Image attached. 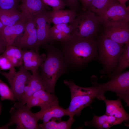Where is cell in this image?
I'll list each match as a JSON object with an SVG mask.
<instances>
[{
	"instance_id": "cell-1",
	"label": "cell",
	"mask_w": 129,
	"mask_h": 129,
	"mask_svg": "<svg viewBox=\"0 0 129 129\" xmlns=\"http://www.w3.org/2000/svg\"><path fill=\"white\" fill-rule=\"evenodd\" d=\"M97 36L81 37L71 34L67 39L59 42V48L69 68H82L98 59Z\"/></svg>"
},
{
	"instance_id": "cell-2",
	"label": "cell",
	"mask_w": 129,
	"mask_h": 129,
	"mask_svg": "<svg viewBox=\"0 0 129 129\" xmlns=\"http://www.w3.org/2000/svg\"><path fill=\"white\" fill-rule=\"evenodd\" d=\"M44 46L46 51V58L40 66L41 71L39 74L45 90L54 93L58 79L66 73L69 68L59 48L51 43Z\"/></svg>"
},
{
	"instance_id": "cell-3",
	"label": "cell",
	"mask_w": 129,
	"mask_h": 129,
	"mask_svg": "<svg viewBox=\"0 0 129 129\" xmlns=\"http://www.w3.org/2000/svg\"><path fill=\"white\" fill-rule=\"evenodd\" d=\"M97 42V59L103 67L100 72L108 75L116 68L118 59L124 50V44L112 40L103 32L98 35Z\"/></svg>"
},
{
	"instance_id": "cell-4",
	"label": "cell",
	"mask_w": 129,
	"mask_h": 129,
	"mask_svg": "<svg viewBox=\"0 0 129 129\" xmlns=\"http://www.w3.org/2000/svg\"><path fill=\"white\" fill-rule=\"evenodd\" d=\"M64 83L69 87L71 93L70 104L66 109L67 115L69 117L79 115L82 110L89 105L94 98L101 100L98 89L94 83L91 87H84L77 85L70 80H64Z\"/></svg>"
},
{
	"instance_id": "cell-5",
	"label": "cell",
	"mask_w": 129,
	"mask_h": 129,
	"mask_svg": "<svg viewBox=\"0 0 129 129\" xmlns=\"http://www.w3.org/2000/svg\"><path fill=\"white\" fill-rule=\"evenodd\" d=\"M69 24L71 34L81 37L97 35L102 24L95 14L87 10H81L77 13L76 17Z\"/></svg>"
},
{
	"instance_id": "cell-6",
	"label": "cell",
	"mask_w": 129,
	"mask_h": 129,
	"mask_svg": "<svg viewBox=\"0 0 129 129\" xmlns=\"http://www.w3.org/2000/svg\"><path fill=\"white\" fill-rule=\"evenodd\" d=\"M111 80L102 84L94 83L97 86L100 96L104 99L105 92H115L118 98L123 100L129 106V71L111 76Z\"/></svg>"
},
{
	"instance_id": "cell-7",
	"label": "cell",
	"mask_w": 129,
	"mask_h": 129,
	"mask_svg": "<svg viewBox=\"0 0 129 129\" xmlns=\"http://www.w3.org/2000/svg\"><path fill=\"white\" fill-rule=\"evenodd\" d=\"M30 108L20 102L15 103L10 111L11 116L9 122L12 125L16 124V129H40L38 123L39 118Z\"/></svg>"
},
{
	"instance_id": "cell-8",
	"label": "cell",
	"mask_w": 129,
	"mask_h": 129,
	"mask_svg": "<svg viewBox=\"0 0 129 129\" xmlns=\"http://www.w3.org/2000/svg\"><path fill=\"white\" fill-rule=\"evenodd\" d=\"M0 73L7 80L15 101L21 102L24 88L28 82L31 73L24 68L23 64L20 66L17 72L14 68L10 70L8 72L0 71Z\"/></svg>"
},
{
	"instance_id": "cell-9",
	"label": "cell",
	"mask_w": 129,
	"mask_h": 129,
	"mask_svg": "<svg viewBox=\"0 0 129 129\" xmlns=\"http://www.w3.org/2000/svg\"><path fill=\"white\" fill-rule=\"evenodd\" d=\"M24 33L15 41L13 45L22 49H30L38 52L36 24L33 17L26 18Z\"/></svg>"
},
{
	"instance_id": "cell-10",
	"label": "cell",
	"mask_w": 129,
	"mask_h": 129,
	"mask_svg": "<svg viewBox=\"0 0 129 129\" xmlns=\"http://www.w3.org/2000/svg\"><path fill=\"white\" fill-rule=\"evenodd\" d=\"M97 16L103 25L112 22H129V7H124L117 1L110 5L101 15Z\"/></svg>"
},
{
	"instance_id": "cell-11",
	"label": "cell",
	"mask_w": 129,
	"mask_h": 129,
	"mask_svg": "<svg viewBox=\"0 0 129 129\" xmlns=\"http://www.w3.org/2000/svg\"><path fill=\"white\" fill-rule=\"evenodd\" d=\"M103 26V32L112 40L123 45L129 42V22H112Z\"/></svg>"
},
{
	"instance_id": "cell-12",
	"label": "cell",
	"mask_w": 129,
	"mask_h": 129,
	"mask_svg": "<svg viewBox=\"0 0 129 129\" xmlns=\"http://www.w3.org/2000/svg\"><path fill=\"white\" fill-rule=\"evenodd\" d=\"M46 9L32 17L36 24L38 47L51 42L50 31L51 23L46 13Z\"/></svg>"
},
{
	"instance_id": "cell-13",
	"label": "cell",
	"mask_w": 129,
	"mask_h": 129,
	"mask_svg": "<svg viewBox=\"0 0 129 129\" xmlns=\"http://www.w3.org/2000/svg\"><path fill=\"white\" fill-rule=\"evenodd\" d=\"M23 65L27 70L32 73L38 69L45 60L46 55L44 53L40 54L38 52L33 50L22 49Z\"/></svg>"
},
{
	"instance_id": "cell-14",
	"label": "cell",
	"mask_w": 129,
	"mask_h": 129,
	"mask_svg": "<svg viewBox=\"0 0 129 129\" xmlns=\"http://www.w3.org/2000/svg\"><path fill=\"white\" fill-rule=\"evenodd\" d=\"M40 90H45V89L38 69L32 73L27 85L25 86L21 102L25 104L29 98L35 92Z\"/></svg>"
},
{
	"instance_id": "cell-15",
	"label": "cell",
	"mask_w": 129,
	"mask_h": 129,
	"mask_svg": "<svg viewBox=\"0 0 129 129\" xmlns=\"http://www.w3.org/2000/svg\"><path fill=\"white\" fill-rule=\"evenodd\" d=\"M46 13L49 21L54 24L70 23L77 15L76 13L69 9H59L51 11L46 10Z\"/></svg>"
},
{
	"instance_id": "cell-16",
	"label": "cell",
	"mask_w": 129,
	"mask_h": 129,
	"mask_svg": "<svg viewBox=\"0 0 129 129\" xmlns=\"http://www.w3.org/2000/svg\"><path fill=\"white\" fill-rule=\"evenodd\" d=\"M26 19L12 25L5 26L0 31V35L5 40L6 47L13 45L16 38L24 31Z\"/></svg>"
},
{
	"instance_id": "cell-17",
	"label": "cell",
	"mask_w": 129,
	"mask_h": 129,
	"mask_svg": "<svg viewBox=\"0 0 129 129\" xmlns=\"http://www.w3.org/2000/svg\"><path fill=\"white\" fill-rule=\"evenodd\" d=\"M121 99L118 98L116 100L105 99L106 105L105 114L113 116L123 122L128 120L129 115L124 108Z\"/></svg>"
},
{
	"instance_id": "cell-18",
	"label": "cell",
	"mask_w": 129,
	"mask_h": 129,
	"mask_svg": "<svg viewBox=\"0 0 129 129\" xmlns=\"http://www.w3.org/2000/svg\"><path fill=\"white\" fill-rule=\"evenodd\" d=\"M19 7L24 16L27 18L32 17L44 10L48 9V6L41 0H21Z\"/></svg>"
},
{
	"instance_id": "cell-19",
	"label": "cell",
	"mask_w": 129,
	"mask_h": 129,
	"mask_svg": "<svg viewBox=\"0 0 129 129\" xmlns=\"http://www.w3.org/2000/svg\"><path fill=\"white\" fill-rule=\"evenodd\" d=\"M38 98L42 103L40 111L36 113L41 119L45 112L52 106L59 104L58 99L54 94L45 90H40L35 92L32 96Z\"/></svg>"
},
{
	"instance_id": "cell-20",
	"label": "cell",
	"mask_w": 129,
	"mask_h": 129,
	"mask_svg": "<svg viewBox=\"0 0 129 129\" xmlns=\"http://www.w3.org/2000/svg\"><path fill=\"white\" fill-rule=\"evenodd\" d=\"M71 26L68 23L54 24L51 27L50 31L51 42L66 40L71 36Z\"/></svg>"
},
{
	"instance_id": "cell-21",
	"label": "cell",
	"mask_w": 129,
	"mask_h": 129,
	"mask_svg": "<svg viewBox=\"0 0 129 129\" xmlns=\"http://www.w3.org/2000/svg\"><path fill=\"white\" fill-rule=\"evenodd\" d=\"M26 17L16 9H0V20L4 25L11 26L24 20Z\"/></svg>"
},
{
	"instance_id": "cell-22",
	"label": "cell",
	"mask_w": 129,
	"mask_h": 129,
	"mask_svg": "<svg viewBox=\"0 0 129 129\" xmlns=\"http://www.w3.org/2000/svg\"><path fill=\"white\" fill-rule=\"evenodd\" d=\"M123 122L113 116L106 114L100 116L94 114L92 120L90 121H86L85 125L86 126H92L98 129H103L104 125L107 123H109L113 126L121 124Z\"/></svg>"
},
{
	"instance_id": "cell-23",
	"label": "cell",
	"mask_w": 129,
	"mask_h": 129,
	"mask_svg": "<svg viewBox=\"0 0 129 129\" xmlns=\"http://www.w3.org/2000/svg\"><path fill=\"white\" fill-rule=\"evenodd\" d=\"M2 55L7 58L15 67L20 66L23 64L22 49L14 45L7 47Z\"/></svg>"
},
{
	"instance_id": "cell-24",
	"label": "cell",
	"mask_w": 129,
	"mask_h": 129,
	"mask_svg": "<svg viewBox=\"0 0 129 129\" xmlns=\"http://www.w3.org/2000/svg\"><path fill=\"white\" fill-rule=\"evenodd\" d=\"M56 119L51 120L48 122L39 125L40 129H70L75 120L73 117H69L67 121H62L61 118L59 121H56Z\"/></svg>"
},
{
	"instance_id": "cell-25",
	"label": "cell",
	"mask_w": 129,
	"mask_h": 129,
	"mask_svg": "<svg viewBox=\"0 0 129 129\" xmlns=\"http://www.w3.org/2000/svg\"><path fill=\"white\" fill-rule=\"evenodd\" d=\"M129 66V42L124 44V49L119 57L118 64L115 70L108 76L109 77L119 74Z\"/></svg>"
},
{
	"instance_id": "cell-26",
	"label": "cell",
	"mask_w": 129,
	"mask_h": 129,
	"mask_svg": "<svg viewBox=\"0 0 129 129\" xmlns=\"http://www.w3.org/2000/svg\"><path fill=\"white\" fill-rule=\"evenodd\" d=\"M66 115H67L66 109L63 108L58 104L47 109L43 114L41 120L43 121V123H45L50 119L61 118L62 117Z\"/></svg>"
},
{
	"instance_id": "cell-27",
	"label": "cell",
	"mask_w": 129,
	"mask_h": 129,
	"mask_svg": "<svg viewBox=\"0 0 129 129\" xmlns=\"http://www.w3.org/2000/svg\"><path fill=\"white\" fill-rule=\"evenodd\" d=\"M116 0H92L87 10L100 16Z\"/></svg>"
},
{
	"instance_id": "cell-28",
	"label": "cell",
	"mask_w": 129,
	"mask_h": 129,
	"mask_svg": "<svg viewBox=\"0 0 129 129\" xmlns=\"http://www.w3.org/2000/svg\"><path fill=\"white\" fill-rule=\"evenodd\" d=\"M0 95L2 100H9L14 102L15 101L13 93L11 88L0 79Z\"/></svg>"
},
{
	"instance_id": "cell-29",
	"label": "cell",
	"mask_w": 129,
	"mask_h": 129,
	"mask_svg": "<svg viewBox=\"0 0 129 129\" xmlns=\"http://www.w3.org/2000/svg\"><path fill=\"white\" fill-rule=\"evenodd\" d=\"M45 5L51 7L53 10L64 9L66 5L62 0H41Z\"/></svg>"
},
{
	"instance_id": "cell-30",
	"label": "cell",
	"mask_w": 129,
	"mask_h": 129,
	"mask_svg": "<svg viewBox=\"0 0 129 129\" xmlns=\"http://www.w3.org/2000/svg\"><path fill=\"white\" fill-rule=\"evenodd\" d=\"M20 0H0V9H16Z\"/></svg>"
},
{
	"instance_id": "cell-31",
	"label": "cell",
	"mask_w": 129,
	"mask_h": 129,
	"mask_svg": "<svg viewBox=\"0 0 129 129\" xmlns=\"http://www.w3.org/2000/svg\"><path fill=\"white\" fill-rule=\"evenodd\" d=\"M70 10L77 13L82 9L78 0H62Z\"/></svg>"
},
{
	"instance_id": "cell-32",
	"label": "cell",
	"mask_w": 129,
	"mask_h": 129,
	"mask_svg": "<svg viewBox=\"0 0 129 129\" xmlns=\"http://www.w3.org/2000/svg\"><path fill=\"white\" fill-rule=\"evenodd\" d=\"M14 67L9 60L5 56L0 55V69L1 70H10Z\"/></svg>"
},
{
	"instance_id": "cell-33",
	"label": "cell",
	"mask_w": 129,
	"mask_h": 129,
	"mask_svg": "<svg viewBox=\"0 0 129 129\" xmlns=\"http://www.w3.org/2000/svg\"><path fill=\"white\" fill-rule=\"evenodd\" d=\"M26 104V106L30 108L36 106H40L41 108L42 105L41 101L38 98L32 96L29 98Z\"/></svg>"
},
{
	"instance_id": "cell-34",
	"label": "cell",
	"mask_w": 129,
	"mask_h": 129,
	"mask_svg": "<svg viewBox=\"0 0 129 129\" xmlns=\"http://www.w3.org/2000/svg\"><path fill=\"white\" fill-rule=\"evenodd\" d=\"M6 48V43L4 38L0 35V54L3 53Z\"/></svg>"
},
{
	"instance_id": "cell-35",
	"label": "cell",
	"mask_w": 129,
	"mask_h": 129,
	"mask_svg": "<svg viewBox=\"0 0 129 129\" xmlns=\"http://www.w3.org/2000/svg\"><path fill=\"white\" fill-rule=\"evenodd\" d=\"M82 5V10L85 11L87 8L92 0H78Z\"/></svg>"
},
{
	"instance_id": "cell-36",
	"label": "cell",
	"mask_w": 129,
	"mask_h": 129,
	"mask_svg": "<svg viewBox=\"0 0 129 129\" xmlns=\"http://www.w3.org/2000/svg\"><path fill=\"white\" fill-rule=\"evenodd\" d=\"M121 5L124 7H126V3L128 0H116Z\"/></svg>"
},
{
	"instance_id": "cell-37",
	"label": "cell",
	"mask_w": 129,
	"mask_h": 129,
	"mask_svg": "<svg viewBox=\"0 0 129 129\" xmlns=\"http://www.w3.org/2000/svg\"><path fill=\"white\" fill-rule=\"evenodd\" d=\"M12 125L9 122L5 126L0 127V129H8V127Z\"/></svg>"
},
{
	"instance_id": "cell-38",
	"label": "cell",
	"mask_w": 129,
	"mask_h": 129,
	"mask_svg": "<svg viewBox=\"0 0 129 129\" xmlns=\"http://www.w3.org/2000/svg\"><path fill=\"white\" fill-rule=\"evenodd\" d=\"M5 26L1 21L0 20V31Z\"/></svg>"
}]
</instances>
